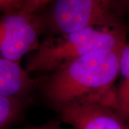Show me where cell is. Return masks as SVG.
Masks as SVG:
<instances>
[{
	"instance_id": "cell-8",
	"label": "cell",
	"mask_w": 129,
	"mask_h": 129,
	"mask_svg": "<svg viewBox=\"0 0 129 129\" xmlns=\"http://www.w3.org/2000/svg\"><path fill=\"white\" fill-rule=\"evenodd\" d=\"M24 104L23 98L0 95V129H8L20 118Z\"/></svg>"
},
{
	"instance_id": "cell-1",
	"label": "cell",
	"mask_w": 129,
	"mask_h": 129,
	"mask_svg": "<svg viewBox=\"0 0 129 129\" xmlns=\"http://www.w3.org/2000/svg\"><path fill=\"white\" fill-rule=\"evenodd\" d=\"M124 47L93 52L53 72L44 86L48 101L58 110L73 103L103 104L115 110V83Z\"/></svg>"
},
{
	"instance_id": "cell-11",
	"label": "cell",
	"mask_w": 129,
	"mask_h": 129,
	"mask_svg": "<svg viewBox=\"0 0 129 129\" xmlns=\"http://www.w3.org/2000/svg\"><path fill=\"white\" fill-rule=\"evenodd\" d=\"M25 129H61L55 123H48L42 126H35V127H28Z\"/></svg>"
},
{
	"instance_id": "cell-6",
	"label": "cell",
	"mask_w": 129,
	"mask_h": 129,
	"mask_svg": "<svg viewBox=\"0 0 129 129\" xmlns=\"http://www.w3.org/2000/svg\"><path fill=\"white\" fill-rule=\"evenodd\" d=\"M27 69L20 66L19 62L0 57V95L27 96L37 85Z\"/></svg>"
},
{
	"instance_id": "cell-4",
	"label": "cell",
	"mask_w": 129,
	"mask_h": 129,
	"mask_svg": "<svg viewBox=\"0 0 129 129\" xmlns=\"http://www.w3.org/2000/svg\"><path fill=\"white\" fill-rule=\"evenodd\" d=\"M43 20L35 13L22 9L5 12L0 21V55L19 62L22 57L40 45Z\"/></svg>"
},
{
	"instance_id": "cell-2",
	"label": "cell",
	"mask_w": 129,
	"mask_h": 129,
	"mask_svg": "<svg viewBox=\"0 0 129 129\" xmlns=\"http://www.w3.org/2000/svg\"><path fill=\"white\" fill-rule=\"evenodd\" d=\"M128 27L123 24L93 27L52 36L42 42L29 59V73L55 72L83 56L101 50L124 47Z\"/></svg>"
},
{
	"instance_id": "cell-5",
	"label": "cell",
	"mask_w": 129,
	"mask_h": 129,
	"mask_svg": "<svg viewBox=\"0 0 129 129\" xmlns=\"http://www.w3.org/2000/svg\"><path fill=\"white\" fill-rule=\"evenodd\" d=\"M59 111L62 120L75 129H129V125L111 106L73 103Z\"/></svg>"
},
{
	"instance_id": "cell-7",
	"label": "cell",
	"mask_w": 129,
	"mask_h": 129,
	"mask_svg": "<svg viewBox=\"0 0 129 129\" xmlns=\"http://www.w3.org/2000/svg\"><path fill=\"white\" fill-rule=\"evenodd\" d=\"M120 80L115 90V111L129 125V44L123 48L119 67Z\"/></svg>"
},
{
	"instance_id": "cell-10",
	"label": "cell",
	"mask_w": 129,
	"mask_h": 129,
	"mask_svg": "<svg viewBox=\"0 0 129 129\" xmlns=\"http://www.w3.org/2000/svg\"><path fill=\"white\" fill-rule=\"evenodd\" d=\"M26 0H0V7L4 12L22 8Z\"/></svg>"
},
{
	"instance_id": "cell-12",
	"label": "cell",
	"mask_w": 129,
	"mask_h": 129,
	"mask_svg": "<svg viewBox=\"0 0 129 129\" xmlns=\"http://www.w3.org/2000/svg\"><path fill=\"white\" fill-rule=\"evenodd\" d=\"M125 2H126V3H127V5L129 7V0H125Z\"/></svg>"
},
{
	"instance_id": "cell-3",
	"label": "cell",
	"mask_w": 129,
	"mask_h": 129,
	"mask_svg": "<svg viewBox=\"0 0 129 129\" xmlns=\"http://www.w3.org/2000/svg\"><path fill=\"white\" fill-rule=\"evenodd\" d=\"M115 0H56L49 17L51 27L58 35L93 27L121 24Z\"/></svg>"
},
{
	"instance_id": "cell-9",
	"label": "cell",
	"mask_w": 129,
	"mask_h": 129,
	"mask_svg": "<svg viewBox=\"0 0 129 129\" xmlns=\"http://www.w3.org/2000/svg\"><path fill=\"white\" fill-rule=\"evenodd\" d=\"M56 0H26L22 9L32 13H35L48 3Z\"/></svg>"
}]
</instances>
